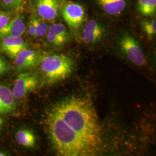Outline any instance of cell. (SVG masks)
<instances>
[{"label":"cell","instance_id":"1","mask_svg":"<svg viewBox=\"0 0 156 156\" xmlns=\"http://www.w3.org/2000/svg\"><path fill=\"white\" fill-rule=\"evenodd\" d=\"M53 108L88 145L98 151L103 144L102 128L91 101L86 97H71Z\"/></svg>","mask_w":156,"mask_h":156},{"label":"cell","instance_id":"2","mask_svg":"<svg viewBox=\"0 0 156 156\" xmlns=\"http://www.w3.org/2000/svg\"><path fill=\"white\" fill-rule=\"evenodd\" d=\"M45 126L54 149L63 156H89L97 151L71 128L52 107L45 116Z\"/></svg>","mask_w":156,"mask_h":156},{"label":"cell","instance_id":"3","mask_svg":"<svg viewBox=\"0 0 156 156\" xmlns=\"http://www.w3.org/2000/svg\"><path fill=\"white\" fill-rule=\"evenodd\" d=\"M75 64L71 58L63 54L45 56L40 62V69L50 83L61 82L73 73Z\"/></svg>","mask_w":156,"mask_h":156},{"label":"cell","instance_id":"4","mask_svg":"<svg viewBox=\"0 0 156 156\" xmlns=\"http://www.w3.org/2000/svg\"><path fill=\"white\" fill-rule=\"evenodd\" d=\"M119 45L123 54L136 66L141 67L146 63L145 55L138 42L133 36L124 34L119 41Z\"/></svg>","mask_w":156,"mask_h":156},{"label":"cell","instance_id":"5","mask_svg":"<svg viewBox=\"0 0 156 156\" xmlns=\"http://www.w3.org/2000/svg\"><path fill=\"white\" fill-rule=\"evenodd\" d=\"M38 79L35 74L29 72L21 73L16 79L12 93L15 98L20 100L36 88Z\"/></svg>","mask_w":156,"mask_h":156},{"label":"cell","instance_id":"6","mask_svg":"<svg viewBox=\"0 0 156 156\" xmlns=\"http://www.w3.org/2000/svg\"><path fill=\"white\" fill-rule=\"evenodd\" d=\"M62 13L65 22L70 27L74 29L80 27L86 18L83 7L73 2H69L63 6Z\"/></svg>","mask_w":156,"mask_h":156},{"label":"cell","instance_id":"7","mask_svg":"<svg viewBox=\"0 0 156 156\" xmlns=\"http://www.w3.org/2000/svg\"><path fill=\"white\" fill-rule=\"evenodd\" d=\"M105 32V29L100 23L95 20H89L83 28L82 39L85 44H95L100 41Z\"/></svg>","mask_w":156,"mask_h":156},{"label":"cell","instance_id":"8","mask_svg":"<svg viewBox=\"0 0 156 156\" xmlns=\"http://www.w3.org/2000/svg\"><path fill=\"white\" fill-rule=\"evenodd\" d=\"M18 71H26L35 67L39 61V53L36 50L24 49L15 58Z\"/></svg>","mask_w":156,"mask_h":156},{"label":"cell","instance_id":"9","mask_svg":"<svg viewBox=\"0 0 156 156\" xmlns=\"http://www.w3.org/2000/svg\"><path fill=\"white\" fill-rule=\"evenodd\" d=\"M35 6L38 16L45 20H53L58 15V0H35Z\"/></svg>","mask_w":156,"mask_h":156},{"label":"cell","instance_id":"10","mask_svg":"<svg viewBox=\"0 0 156 156\" xmlns=\"http://www.w3.org/2000/svg\"><path fill=\"white\" fill-rule=\"evenodd\" d=\"M27 48L22 37H6L1 38L0 49L12 58H15L21 50Z\"/></svg>","mask_w":156,"mask_h":156},{"label":"cell","instance_id":"11","mask_svg":"<svg viewBox=\"0 0 156 156\" xmlns=\"http://www.w3.org/2000/svg\"><path fill=\"white\" fill-rule=\"evenodd\" d=\"M26 29L24 17L18 14L0 30V39L6 37H22Z\"/></svg>","mask_w":156,"mask_h":156},{"label":"cell","instance_id":"12","mask_svg":"<svg viewBox=\"0 0 156 156\" xmlns=\"http://www.w3.org/2000/svg\"><path fill=\"white\" fill-rule=\"evenodd\" d=\"M12 91L8 87L0 84V113L7 114L15 109V100Z\"/></svg>","mask_w":156,"mask_h":156},{"label":"cell","instance_id":"13","mask_svg":"<svg viewBox=\"0 0 156 156\" xmlns=\"http://www.w3.org/2000/svg\"><path fill=\"white\" fill-rule=\"evenodd\" d=\"M102 9L110 15L120 14L126 8V0H97Z\"/></svg>","mask_w":156,"mask_h":156},{"label":"cell","instance_id":"14","mask_svg":"<svg viewBox=\"0 0 156 156\" xmlns=\"http://www.w3.org/2000/svg\"><path fill=\"white\" fill-rule=\"evenodd\" d=\"M15 139L19 145L26 147H33L36 142L35 135L31 131L26 128L18 130L15 135Z\"/></svg>","mask_w":156,"mask_h":156},{"label":"cell","instance_id":"15","mask_svg":"<svg viewBox=\"0 0 156 156\" xmlns=\"http://www.w3.org/2000/svg\"><path fill=\"white\" fill-rule=\"evenodd\" d=\"M138 10L145 16H151L155 15L156 0H138Z\"/></svg>","mask_w":156,"mask_h":156},{"label":"cell","instance_id":"16","mask_svg":"<svg viewBox=\"0 0 156 156\" xmlns=\"http://www.w3.org/2000/svg\"><path fill=\"white\" fill-rule=\"evenodd\" d=\"M31 19L33 21L36 30L35 37L40 38L44 37L47 33L48 29V26L46 23L45 22V20L35 15H32Z\"/></svg>","mask_w":156,"mask_h":156},{"label":"cell","instance_id":"17","mask_svg":"<svg viewBox=\"0 0 156 156\" xmlns=\"http://www.w3.org/2000/svg\"><path fill=\"white\" fill-rule=\"evenodd\" d=\"M27 0H1V6L7 11H16L21 8Z\"/></svg>","mask_w":156,"mask_h":156},{"label":"cell","instance_id":"18","mask_svg":"<svg viewBox=\"0 0 156 156\" xmlns=\"http://www.w3.org/2000/svg\"><path fill=\"white\" fill-rule=\"evenodd\" d=\"M52 26L57 35L62 40L64 44L67 43L69 39L70 36L66 27L60 23L53 24H52Z\"/></svg>","mask_w":156,"mask_h":156},{"label":"cell","instance_id":"19","mask_svg":"<svg viewBox=\"0 0 156 156\" xmlns=\"http://www.w3.org/2000/svg\"><path fill=\"white\" fill-rule=\"evenodd\" d=\"M47 39L51 45L56 46H60L64 45V42L56 33L53 28L52 24L48 27L47 31Z\"/></svg>","mask_w":156,"mask_h":156},{"label":"cell","instance_id":"20","mask_svg":"<svg viewBox=\"0 0 156 156\" xmlns=\"http://www.w3.org/2000/svg\"><path fill=\"white\" fill-rule=\"evenodd\" d=\"M142 28L149 37L153 36L156 33V20L143 21L142 22Z\"/></svg>","mask_w":156,"mask_h":156},{"label":"cell","instance_id":"21","mask_svg":"<svg viewBox=\"0 0 156 156\" xmlns=\"http://www.w3.org/2000/svg\"><path fill=\"white\" fill-rule=\"evenodd\" d=\"M11 19V15L9 12L0 11V30L4 28Z\"/></svg>","mask_w":156,"mask_h":156},{"label":"cell","instance_id":"22","mask_svg":"<svg viewBox=\"0 0 156 156\" xmlns=\"http://www.w3.org/2000/svg\"><path fill=\"white\" fill-rule=\"evenodd\" d=\"M8 71V65L5 58L0 56V75L5 73Z\"/></svg>","mask_w":156,"mask_h":156},{"label":"cell","instance_id":"23","mask_svg":"<svg viewBox=\"0 0 156 156\" xmlns=\"http://www.w3.org/2000/svg\"><path fill=\"white\" fill-rule=\"evenodd\" d=\"M28 34L31 37H35V33H36V30H35V24L34 23L33 20L31 18H30V20L28 24Z\"/></svg>","mask_w":156,"mask_h":156},{"label":"cell","instance_id":"24","mask_svg":"<svg viewBox=\"0 0 156 156\" xmlns=\"http://www.w3.org/2000/svg\"><path fill=\"white\" fill-rule=\"evenodd\" d=\"M4 124V120L1 117H0V128L2 127V126Z\"/></svg>","mask_w":156,"mask_h":156},{"label":"cell","instance_id":"25","mask_svg":"<svg viewBox=\"0 0 156 156\" xmlns=\"http://www.w3.org/2000/svg\"><path fill=\"white\" fill-rule=\"evenodd\" d=\"M6 156V154L5 153H4V152H2V151H0V156Z\"/></svg>","mask_w":156,"mask_h":156}]
</instances>
